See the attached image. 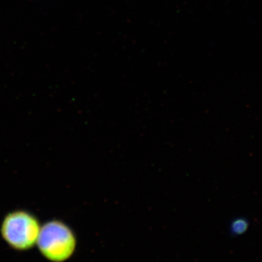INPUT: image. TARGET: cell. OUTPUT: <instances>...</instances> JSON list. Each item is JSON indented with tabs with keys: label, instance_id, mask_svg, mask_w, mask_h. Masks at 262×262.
Returning a JSON list of instances; mask_svg holds the SVG:
<instances>
[{
	"label": "cell",
	"instance_id": "6da1fadb",
	"mask_svg": "<svg viewBox=\"0 0 262 262\" xmlns=\"http://www.w3.org/2000/svg\"><path fill=\"white\" fill-rule=\"evenodd\" d=\"M37 245L41 254L52 262H63L75 253L77 239L63 222L52 220L41 227Z\"/></svg>",
	"mask_w": 262,
	"mask_h": 262
},
{
	"label": "cell",
	"instance_id": "7a4b0ae2",
	"mask_svg": "<svg viewBox=\"0 0 262 262\" xmlns=\"http://www.w3.org/2000/svg\"><path fill=\"white\" fill-rule=\"evenodd\" d=\"M39 221L29 212L15 211L5 217L1 234L10 247L19 251H27L37 244L40 231Z\"/></svg>",
	"mask_w": 262,
	"mask_h": 262
},
{
	"label": "cell",
	"instance_id": "3957f363",
	"mask_svg": "<svg viewBox=\"0 0 262 262\" xmlns=\"http://www.w3.org/2000/svg\"><path fill=\"white\" fill-rule=\"evenodd\" d=\"M248 227V222L244 220H237L234 221L232 225V229L233 233L241 234L246 232Z\"/></svg>",
	"mask_w": 262,
	"mask_h": 262
}]
</instances>
